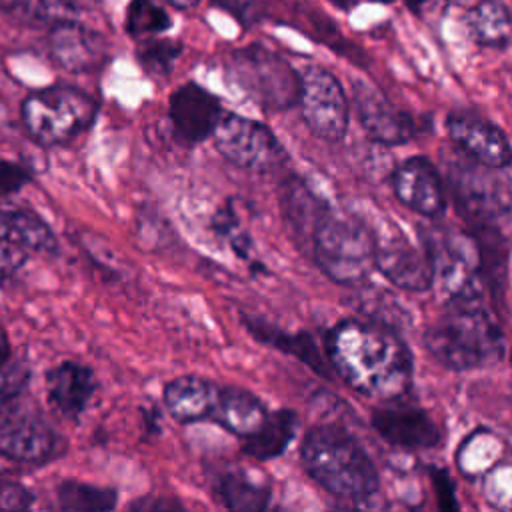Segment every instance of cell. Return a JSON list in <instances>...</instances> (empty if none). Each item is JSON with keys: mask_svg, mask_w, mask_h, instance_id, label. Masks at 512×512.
Here are the masks:
<instances>
[{"mask_svg": "<svg viewBox=\"0 0 512 512\" xmlns=\"http://www.w3.org/2000/svg\"><path fill=\"white\" fill-rule=\"evenodd\" d=\"M324 352L336 376L366 398L396 400L412 386L414 356L390 324L346 318L328 330Z\"/></svg>", "mask_w": 512, "mask_h": 512, "instance_id": "6da1fadb", "label": "cell"}, {"mask_svg": "<svg viewBox=\"0 0 512 512\" xmlns=\"http://www.w3.org/2000/svg\"><path fill=\"white\" fill-rule=\"evenodd\" d=\"M422 342L440 366L456 372L494 366L506 352L504 330L482 298L446 300Z\"/></svg>", "mask_w": 512, "mask_h": 512, "instance_id": "7a4b0ae2", "label": "cell"}, {"mask_svg": "<svg viewBox=\"0 0 512 512\" xmlns=\"http://www.w3.org/2000/svg\"><path fill=\"white\" fill-rule=\"evenodd\" d=\"M300 460L306 474L336 498L364 502L380 488V476L368 452L336 424L310 428L300 446Z\"/></svg>", "mask_w": 512, "mask_h": 512, "instance_id": "3957f363", "label": "cell"}, {"mask_svg": "<svg viewBox=\"0 0 512 512\" xmlns=\"http://www.w3.org/2000/svg\"><path fill=\"white\" fill-rule=\"evenodd\" d=\"M306 250L316 266L342 286H358L374 270V232L330 206L314 224Z\"/></svg>", "mask_w": 512, "mask_h": 512, "instance_id": "277c9868", "label": "cell"}, {"mask_svg": "<svg viewBox=\"0 0 512 512\" xmlns=\"http://www.w3.org/2000/svg\"><path fill=\"white\" fill-rule=\"evenodd\" d=\"M96 100L74 86H50L22 102L26 132L42 146H62L86 132L96 118Z\"/></svg>", "mask_w": 512, "mask_h": 512, "instance_id": "5b68a950", "label": "cell"}, {"mask_svg": "<svg viewBox=\"0 0 512 512\" xmlns=\"http://www.w3.org/2000/svg\"><path fill=\"white\" fill-rule=\"evenodd\" d=\"M228 72L264 110L282 112L298 102V72L280 54L260 44L232 52Z\"/></svg>", "mask_w": 512, "mask_h": 512, "instance_id": "8992f818", "label": "cell"}, {"mask_svg": "<svg viewBox=\"0 0 512 512\" xmlns=\"http://www.w3.org/2000/svg\"><path fill=\"white\" fill-rule=\"evenodd\" d=\"M432 264V288L446 300L482 298V262L472 234L440 228L424 240Z\"/></svg>", "mask_w": 512, "mask_h": 512, "instance_id": "52a82bcc", "label": "cell"}, {"mask_svg": "<svg viewBox=\"0 0 512 512\" xmlns=\"http://www.w3.org/2000/svg\"><path fill=\"white\" fill-rule=\"evenodd\" d=\"M212 140L220 156L252 172H272L288 158L280 140L266 124L236 112H222L212 130Z\"/></svg>", "mask_w": 512, "mask_h": 512, "instance_id": "ba28073f", "label": "cell"}, {"mask_svg": "<svg viewBox=\"0 0 512 512\" xmlns=\"http://www.w3.org/2000/svg\"><path fill=\"white\" fill-rule=\"evenodd\" d=\"M298 106L310 132L326 142H340L348 132L350 104L338 78L320 66L298 74Z\"/></svg>", "mask_w": 512, "mask_h": 512, "instance_id": "9c48e42d", "label": "cell"}, {"mask_svg": "<svg viewBox=\"0 0 512 512\" xmlns=\"http://www.w3.org/2000/svg\"><path fill=\"white\" fill-rule=\"evenodd\" d=\"M488 166L478 162H468L464 158L456 170L450 172V188L460 212L468 218L472 230L480 228H500V220H508L510 198L508 186L498 188V178L490 176Z\"/></svg>", "mask_w": 512, "mask_h": 512, "instance_id": "30bf717a", "label": "cell"}, {"mask_svg": "<svg viewBox=\"0 0 512 512\" xmlns=\"http://www.w3.org/2000/svg\"><path fill=\"white\" fill-rule=\"evenodd\" d=\"M12 402L0 408V454L22 464H44L56 458L62 450L56 430L38 412Z\"/></svg>", "mask_w": 512, "mask_h": 512, "instance_id": "8fae6325", "label": "cell"}, {"mask_svg": "<svg viewBox=\"0 0 512 512\" xmlns=\"http://www.w3.org/2000/svg\"><path fill=\"white\" fill-rule=\"evenodd\" d=\"M352 104L366 136L382 146H402L418 136V122L364 80L352 84Z\"/></svg>", "mask_w": 512, "mask_h": 512, "instance_id": "7c38bea8", "label": "cell"}, {"mask_svg": "<svg viewBox=\"0 0 512 512\" xmlns=\"http://www.w3.org/2000/svg\"><path fill=\"white\" fill-rule=\"evenodd\" d=\"M50 226L30 210H0V278L14 274L32 254H56Z\"/></svg>", "mask_w": 512, "mask_h": 512, "instance_id": "4fadbf2b", "label": "cell"}, {"mask_svg": "<svg viewBox=\"0 0 512 512\" xmlns=\"http://www.w3.org/2000/svg\"><path fill=\"white\" fill-rule=\"evenodd\" d=\"M374 268L408 292H426L432 288V264L424 246L412 244L402 232L374 234Z\"/></svg>", "mask_w": 512, "mask_h": 512, "instance_id": "5bb4252c", "label": "cell"}, {"mask_svg": "<svg viewBox=\"0 0 512 512\" xmlns=\"http://www.w3.org/2000/svg\"><path fill=\"white\" fill-rule=\"evenodd\" d=\"M370 422L380 438L402 450H432L442 440L432 416L416 404L400 402V398L374 408Z\"/></svg>", "mask_w": 512, "mask_h": 512, "instance_id": "9a60e30c", "label": "cell"}, {"mask_svg": "<svg viewBox=\"0 0 512 512\" xmlns=\"http://www.w3.org/2000/svg\"><path fill=\"white\" fill-rule=\"evenodd\" d=\"M394 196L416 214L436 220L446 214V186L426 156H410L390 176Z\"/></svg>", "mask_w": 512, "mask_h": 512, "instance_id": "2e32d148", "label": "cell"}, {"mask_svg": "<svg viewBox=\"0 0 512 512\" xmlns=\"http://www.w3.org/2000/svg\"><path fill=\"white\" fill-rule=\"evenodd\" d=\"M222 112L220 100L194 82H186L174 90L168 102L174 138L184 146H196L208 140Z\"/></svg>", "mask_w": 512, "mask_h": 512, "instance_id": "e0dca14e", "label": "cell"}, {"mask_svg": "<svg viewBox=\"0 0 512 512\" xmlns=\"http://www.w3.org/2000/svg\"><path fill=\"white\" fill-rule=\"evenodd\" d=\"M446 132L470 160L494 170L510 166L512 152L506 134L480 114L464 110L448 114Z\"/></svg>", "mask_w": 512, "mask_h": 512, "instance_id": "ac0fdd59", "label": "cell"}, {"mask_svg": "<svg viewBox=\"0 0 512 512\" xmlns=\"http://www.w3.org/2000/svg\"><path fill=\"white\" fill-rule=\"evenodd\" d=\"M50 54L56 64L70 72H92L104 64L106 44L98 32L68 18L54 22Z\"/></svg>", "mask_w": 512, "mask_h": 512, "instance_id": "d6986e66", "label": "cell"}, {"mask_svg": "<svg viewBox=\"0 0 512 512\" xmlns=\"http://www.w3.org/2000/svg\"><path fill=\"white\" fill-rule=\"evenodd\" d=\"M220 390L222 384L196 374L176 376L164 386V406L182 424L212 420Z\"/></svg>", "mask_w": 512, "mask_h": 512, "instance_id": "ffe728a7", "label": "cell"}, {"mask_svg": "<svg viewBox=\"0 0 512 512\" xmlns=\"http://www.w3.org/2000/svg\"><path fill=\"white\" fill-rule=\"evenodd\" d=\"M48 400L66 418L76 420L88 406L98 388V380L90 366L66 360L54 366L46 376Z\"/></svg>", "mask_w": 512, "mask_h": 512, "instance_id": "44dd1931", "label": "cell"}, {"mask_svg": "<svg viewBox=\"0 0 512 512\" xmlns=\"http://www.w3.org/2000/svg\"><path fill=\"white\" fill-rule=\"evenodd\" d=\"M244 324H246L248 332L262 344L278 348L284 354L294 356L296 360H300L302 364H306L308 368H312L316 374H320L324 378H332V374L328 370L330 368L328 360L320 354V348L316 346L314 338L308 332L292 334V332L280 330L272 324H266L260 318H250V316H244Z\"/></svg>", "mask_w": 512, "mask_h": 512, "instance_id": "7402d4cb", "label": "cell"}, {"mask_svg": "<svg viewBox=\"0 0 512 512\" xmlns=\"http://www.w3.org/2000/svg\"><path fill=\"white\" fill-rule=\"evenodd\" d=\"M298 426H300V420L294 410L290 408L274 410L272 414L264 416V420L252 434L242 438V452L260 462L278 458L294 440Z\"/></svg>", "mask_w": 512, "mask_h": 512, "instance_id": "603a6c76", "label": "cell"}, {"mask_svg": "<svg viewBox=\"0 0 512 512\" xmlns=\"http://www.w3.org/2000/svg\"><path fill=\"white\" fill-rule=\"evenodd\" d=\"M282 214L296 240L308 246L310 234L322 212L328 208L322 196H318L302 178L290 176L282 184Z\"/></svg>", "mask_w": 512, "mask_h": 512, "instance_id": "cb8c5ba5", "label": "cell"}, {"mask_svg": "<svg viewBox=\"0 0 512 512\" xmlns=\"http://www.w3.org/2000/svg\"><path fill=\"white\" fill-rule=\"evenodd\" d=\"M266 406L252 392L238 386H222L212 422L240 440L252 434L266 416Z\"/></svg>", "mask_w": 512, "mask_h": 512, "instance_id": "d4e9b609", "label": "cell"}, {"mask_svg": "<svg viewBox=\"0 0 512 512\" xmlns=\"http://www.w3.org/2000/svg\"><path fill=\"white\" fill-rule=\"evenodd\" d=\"M466 24L474 40L488 48L510 44V12L500 0H482L466 14Z\"/></svg>", "mask_w": 512, "mask_h": 512, "instance_id": "484cf974", "label": "cell"}, {"mask_svg": "<svg viewBox=\"0 0 512 512\" xmlns=\"http://www.w3.org/2000/svg\"><path fill=\"white\" fill-rule=\"evenodd\" d=\"M218 496L228 510L260 512L270 506L272 488L244 472H228L218 480Z\"/></svg>", "mask_w": 512, "mask_h": 512, "instance_id": "4316f807", "label": "cell"}, {"mask_svg": "<svg viewBox=\"0 0 512 512\" xmlns=\"http://www.w3.org/2000/svg\"><path fill=\"white\" fill-rule=\"evenodd\" d=\"M500 454V438L494 436L490 430H476L460 444L456 460L462 474L476 478L484 476L490 468H494L500 460Z\"/></svg>", "mask_w": 512, "mask_h": 512, "instance_id": "83f0119b", "label": "cell"}, {"mask_svg": "<svg viewBox=\"0 0 512 512\" xmlns=\"http://www.w3.org/2000/svg\"><path fill=\"white\" fill-rule=\"evenodd\" d=\"M58 504L70 512H104L116 508L118 494L112 488L94 486L80 480H64L58 484Z\"/></svg>", "mask_w": 512, "mask_h": 512, "instance_id": "f1b7e54d", "label": "cell"}, {"mask_svg": "<svg viewBox=\"0 0 512 512\" xmlns=\"http://www.w3.org/2000/svg\"><path fill=\"white\" fill-rule=\"evenodd\" d=\"M172 26L168 12L156 0H132L126 12V32L136 38H152Z\"/></svg>", "mask_w": 512, "mask_h": 512, "instance_id": "f546056e", "label": "cell"}, {"mask_svg": "<svg viewBox=\"0 0 512 512\" xmlns=\"http://www.w3.org/2000/svg\"><path fill=\"white\" fill-rule=\"evenodd\" d=\"M136 54L146 74L154 78H164L174 70V64L182 54V44L176 40L152 36L140 40Z\"/></svg>", "mask_w": 512, "mask_h": 512, "instance_id": "4dcf8cb0", "label": "cell"}, {"mask_svg": "<svg viewBox=\"0 0 512 512\" xmlns=\"http://www.w3.org/2000/svg\"><path fill=\"white\" fill-rule=\"evenodd\" d=\"M28 382V368L16 360H10L0 368V408L20 396Z\"/></svg>", "mask_w": 512, "mask_h": 512, "instance_id": "1f68e13d", "label": "cell"}, {"mask_svg": "<svg viewBox=\"0 0 512 512\" xmlns=\"http://www.w3.org/2000/svg\"><path fill=\"white\" fill-rule=\"evenodd\" d=\"M34 502V494L20 482L0 478V510H24Z\"/></svg>", "mask_w": 512, "mask_h": 512, "instance_id": "d6a6232c", "label": "cell"}, {"mask_svg": "<svg viewBox=\"0 0 512 512\" xmlns=\"http://www.w3.org/2000/svg\"><path fill=\"white\" fill-rule=\"evenodd\" d=\"M96 0H38V14L54 22L68 20Z\"/></svg>", "mask_w": 512, "mask_h": 512, "instance_id": "836d02e7", "label": "cell"}, {"mask_svg": "<svg viewBox=\"0 0 512 512\" xmlns=\"http://www.w3.org/2000/svg\"><path fill=\"white\" fill-rule=\"evenodd\" d=\"M28 180H30V174L22 164L0 160V198L14 194Z\"/></svg>", "mask_w": 512, "mask_h": 512, "instance_id": "e575fe53", "label": "cell"}, {"mask_svg": "<svg viewBox=\"0 0 512 512\" xmlns=\"http://www.w3.org/2000/svg\"><path fill=\"white\" fill-rule=\"evenodd\" d=\"M430 478L434 484V492L438 498V506L442 510H458V502L454 496V486L444 468H430Z\"/></svg>", "mask_w": 512, "mask_h": 512, "instance_id": "d590c367", "label": "cell"}, {"mask_svg": "<svg viewBox=\"0 0 512 512\" xmlns=\"http://www.w3.org/2000/svg\"><path fill=\"white\" fill-rule=\"evenodd\" d=\"M226 12H230L234 18H238L244 24H254L260 20V4L258 0H212Z\"/></svg>", "mask_w": 512, "mask_h": 512, "instance_id": "8d00e7d4", "label": "cell"}, {"mask_svg": "<svg viewBox=\"0 0 512 512\" xmlns=\"http://www.w3.org/2000/svg\"><path fill=\"white\" fill-rule=\"evenodd\" d=\"M132 510H182V506L176 500H168L166 496H144L130 506Z\"/></svg>", "mask_w": 512, "mask_h": 512, "instance_id": "74e56055", "label": "cell"}, {"mask_svg": "<svg viewBox=\"0 0 512 512\" xmlns=\"http://www.w3.org/2000/svg\"><path fill=\"white\" fill-rule=\"evenodd\" d=\"M330 2L342 10H350V8L358 6L360 2H390V0H330Z\"/></svg>", "mask_w": 512, "mask_h": 512, "instance_id": "f35d334b", "label": "cell"}, {"mask_svg": "<svg viewBox=\"0 0 512 512\" xmlns=\"http://www.w3.org/2000/svg\"><path fill=\"white\" fill-rule=\"evenodd\" d=\"M166 2L180 8V10H186V8H192V6L198 4V0H166Z\"/></svg>", "mask_w": 512, "mask_h": 512, "instance_id": "ab89813d", "label": "cell"}, {"mask_svg": "<svg viewBox=\"0 0 512 512\" xmlns=\"http://www.w3.org/2000/svg\"><path fill=\"white\" fill-rule=\"evenodd\" d=\"M412 10H420L422 6H426L430 0H404Z\"/></svg>", "mask_w": 512, "mask_h": 512, "instance_id": "60d3db41", "label": "cell"}]
</instances>
